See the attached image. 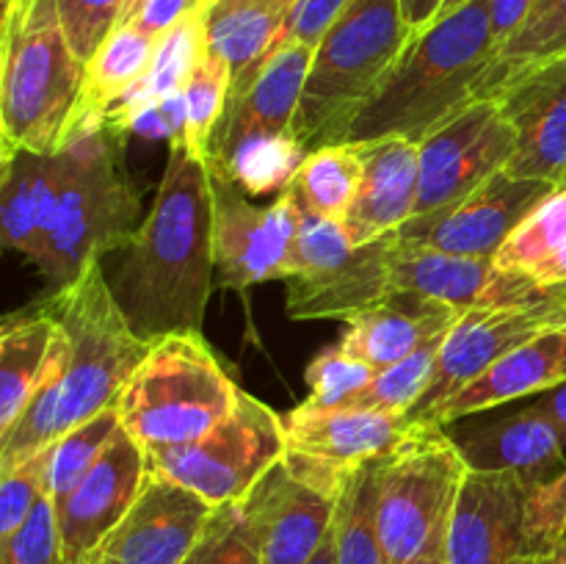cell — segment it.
<instances>
[{
	"instance_id": "27",
	"label": "cell",
	"mask_w": 566,
	"mask_h": 564,
	"mask_svg": "<svg viewBox=\"0 0 566 564\" xmlns=\"http://www.w3.org/2000/svg\"><path fill=\"white\" fill-rule=\"evenodd\" d=\"M61 180V153H17L0 160V238L36 263L48 241Z\"/></svg>"
},
{
	"instance_id": "35",
	"label": "cell",
	"mask_w": 566,
	"mask_h": 564,
	"mask_svg": "<svg viewBox=\"0 0 566 564\" xmlns=\"http://www.w3.org/2000/svg\"><path fill=\"white\" fill-rule=\"evenodd\" d=\"M448 332L431 337L426 346H420L418 352L409 354V357L401 359V363L379 370V374L374 376V382H370L359 396H354L352 401L343 404V407L379 409V412H392V415L412 412V409L420 404V398L426 396V390L431 387V379H434V370H437V359H440L442 343H446Z\"/></svg>"
},
{
	"instance_id": "51",
	"label": "cell",
	"mask_w": 566,
	"mask_h": 564,
	"mask_svg": "<svg viewBox=\"0 0 566 564\" xmlns=\"http://www.w3.org/2000/svg\"><path fill=\"white\" fill-rule=\"evenodd\" d=\"M446 529H448V523L442 525V529L437 531L434 536H431V542L423 547V553H420V556H415L409 564H448V556H446Z\"/></svg>"
},
{
	"instance_id": "28",
	"label": "cell",
	"mask_w": 566,
	"mask_h": 564,
	"mask_svg": "<svg viewBox=\"0 0 566 564\" xmlns=\"http://www.w3.org/2000/svg\"><path fill=\"white\" fill-rule=\"evenodd\" d=\"M55 335L59 318L48 299L14 310L0 324V437L9 435L48 379Z\"/></svg>"
},
{
	"instance_id": "41",
	"label": "cell",
	"mask_w": 566,
	"mask_h": 564,
	"mask_svg": "<svg viewBox=\"0 0 566 564\" xmlns=\"http://www.w3.org/2000/svg\"><path fill=\"white\" fill-rule=\"evenodd\" d=\"M186 564H263L258 542L238 501L216 506L208 529L199 536Z\"/></svg>"
},
{
	"instance_id": "10",
	"label": "cell",
	"mask_w": 566,
	"mask_h": 564,
	"mask_svg": "<svg viewBox=\"0 0 566 564\" xmlns=\"http://www.w3.org/2000/svg\"><path fill=\"white\" fill-rule=\"evenodd\" d=\"M149 468L213 506L235 503L285 457V424L265 401L238 387L235 407L205 437L147 451Z\"/></svg>"
},
{
	"instance_id": "31",
	"label": "cell",
	"mask_w": 566,
	"mask_h": 564,
	"mask_svg": "<svg viewBox=\"0 0 566 564\" xmlns=\"http://www.w3.org/2000/svg\"><path fill=\"white\" fill-rule=\"evenodd\" d=\"M158 39L133 22H119L86 61L81 119H105L142 83L153 64Z\"/></svg>"
},
{
	"instance_id": "30",
	"label": "cell",
	"mask_w": 566,
	"mask_h": 564,
	"mask_svg": "<svg viewBox=\"0 0 566 564\" xmlns=\"http://www.w3.org/2000/svg\"><path fill=\"white\" fill-rule=\"evenodd\" d=\"M205 17H208V11H191L186 20L177 22L169 33H164V36L158 39V48H155L153 64H149L147 75H144L142 83H138V86L133 88L116 108H111L108 116H105L111 130H116L122 138H127L130 136V133H127V125H130L133 116L186 88L188 77L193 75L199 61L208 55Z\"/></svg>"
},
{
	"instance_id": "49",
	"label": "cell",
	"mask_w": 566,
	"mask_h": 564,
	"mask_svg": "<svg viewBox=\"0 0 566 564\" xmlns=\"http://www.w3.org/2000/svg\"><path fill=\"white\" fill-rule=\"evenodd\" d=\"M401 6L409 28H412L415 33H420L440 20V11L442 6H446V0H401Z\"/></svg>"
},
{
	"instance_id": "63",
	"label": "cell",
	"mask_w": 566,
	"mask_h": 564,
	"mask_svg": "<svg viewBox=\"0 0 566 564\" xmlns=\"http://www.w3.org/2000/svg\"><path fill=\"white\" fill-rule=\"evenodd\" d=\"M64 564H66V562H64Z\"/></svg>"
},
{
	"instance_id": "3",
	"label": "cell",
	"mask_w": 566,
	"mask_h": 564,
	"mask_svg": "<svg viewBox=\"0 0 566 564\" xmlns=\"http://www.w3.org/2000/svg\"><path fill=\"white\" fill-rule=\"evenodd\" d=\"M495 61L490 0H470L415 33L379 86L343 125L335 144L401 136L420 144L481 100Z\"/></svg>"
},
{
	"instance_id": "47",
	"label": "cell",
	"mask_w": 566,
	"mask_h": 564,
	"mask_svg": "<svg viewBox=\"0 0 566 564\" xmlns=\"http://www.w3.org/2000/svg\"><path fill=\"white\" fill-rule=\"evenodd\" d=\"M199 9H202V0H142L138 9L133 11L125 22H133V25L142 28V31L149 33L153 39H160L164 33H169L177 22L186 20L191 11Z\"/></svg>"
},
{
	"instance_id": "17",
	"label": "cell",
	"mask_w": 566,
	"mask_h": 564,
	"mask_svg": "<svg viewBox=\"0 0 566 564\" xmlns=\"http://www.w3.org/2000/svg\"><path fill=\"white\" fill-rule=\"evenodd\" d=\"M484 97L517 130L509 175L566 188V53L509 72Z\"/></svg>"
},
{
	"instance_id": "12",
	"label": "cell",
	"mask_w": 566,
	"mask_h": 564,
	"mask_svg": "<svg viewBox=\"0 0 566 564\" xmlns=\"http://www.w3.org/2000/svg\"><path fill=\"white\" fill-rule=\"evenodd\" d=\"M558 326H566V304L553 291L531 302L464 310L446 335L431 387L409 418L431 426L434 415L470 382L479 379L514 348Z\"/></svg>"
},
{
	"instance_id": "15",
	"label": "cell",
	"mask_w": 566,
	"mask_h": 564,
	"mask_svg": "<svg viewBox=\"0 0 566 564\" xmlns=\"http://www.w3.org/2000/svg\"><path fill=\"white\" fill-rule=\"evenodd\" d=\"M216 506L149 468L125 518L88 553L94 564H186Z\"/></svg>"
},
{
	"instance_id": "5",
	"label": "cell",
	"mask_w": 566,
	"mask_h": 564,
	"mask_svg": "<svg viewBox=\"0 0 566 564\" xmlns=\"http://www.w3.org/2000/svg\"><path fill=\"white\" fill-rule=\"evenodd\" d=\"M125 138L105 119H81L61 149V180L36 269L53 291L72 285L138 230V194L122 164Z\"/></svg>"
},
{
	"instance_id": "60",
	"label": "cell",
	"mask_w": 566,
	"mask_h": 564,
	"mask_svg": "<svg viewBox=\"0 0 566 564\" xmlns=\"http://www.w3.org/2000/svg\"><path fill=\"white\" fill-rule=\"evenodd\" d=\"M562 558H564V564H566V545H562Z\"/></svg>"
},
{
	"instance_id": "58",
	"label": "cell",
	"mask_w": 566,
	"mask_h": 564,
	"mask_svg": "<svg viewBox=\"0 0 566 564\" xmlns=\"http://www.w3.org/2000/svg\"><path fill=\"white\" fill-rule=\"evenodd\" d=\"M520 564H534V556H528V558H523V562Z\"/></svg>"
},
{
	"instance_id": "40",
	"label": "cell",
	"mask_w": 566,
	"mask_h": 564,
	"mask_svg": "<svg viewBox=\"0 0 566 564\" xmlns=\"http://www.w3.org/2000/svg\"><path fill=\"white\" fill-rule=\"evenodd\" d=\"M0 564H64L59 509L50 492L39 498L20 529L0 536Z\"/></svg>"
},
{
	"instance_id": "32",
	"label": "cell",
	"mask_w": 566,
	"mask_h": 564,
	"mask_svg": "<svg viewBox=\"0 0 566 564\" xmlns=\"http://www.w3.org/2000/svg\"><path fill=\"white\" fill-rule=\"evenodd\" d=\"M495 265L542 288L566 282V188H556L523 219L495 254Z\"/></svg>"
},
{
	"instance_id": "24",
	"label": "cell",
	"mask_w": 566,
	"mask_h": 564,
	"mask_svg": "<svg viewBox=\"0 0 566 564\" xmlns=\"http://www.w3.org/2000/svg\"><path fill=\"white\" fill-rule=\"evenodd\" d=\"M363 158V182L343 219L354 247L376 241L407 224L418 208L420 144L390 136L357 144Z\"/></svg>"
},
{
	"instance_id": "39",
	"label": "cell",
	"mask_w": 566,
	"mask_h": 564,
	"mask_svg": "<svg viewBox=\"0 0 566 564\" xmlns=\"http://www.w3.org/2000/svg\"><path fill=\"white\" fill-rule=\"evenodd\" d=\"M376 374H379V370L370 368L363 359L348 357V354L340 352L337 346H329L307 365V370H304V382H307L310 390L304 404L321 409L343 407V404L352 401L354 396H359V393L374 382Z\"/></svg>"
},
{
	"instance_id": "13",
	"label": "cell",
	"mask_w": 566,
	"mask_h": 564,
	"mask_svg": "<svg viewBox=\"0 0 566 564\" xmlns=\"http://www.w3.org/2000/svg\"><path fill=\"white\" fill-rule=\"evenodd\" d=\"M517 153V130L492 97L459 111L420 142V194L415 216L448 208L506 169ZM412 216V219H415Z\"/></svg>"
},
{
	"instance_id": "25",
	"label": "cell",
	"mask_w": 566,
	"mask_h": 564,
	"mask_svg": "<svg viewBox=\"0 0 566 564\" xmlns=\"http://www.w3.org/2000/svg\"><path fill=\"white\" fill-rule=\"evenodd\" d=\"M459 315V310L434 299L398 291L385 302L343 321L346 326L335 346L348 357L368 363L370 368L385 370L418 352L431 337L451 330Z\"/></svg>"
},
{
	"instance_id": "19",
	"label": "cell",
	"mask_w": 566,
	"mask_h": 564,
	"mask_svg": "<svg viewBox=\"0 0 566 564\" xmlns=\"http://www.w3.org/2000/svg\"><path fill=\"white\" fill-rule=\"evenodd\" d=\"M528 492L514 476L468 470L448 514V564H520L534 556L525 536Z\"/></svg>"
},
{
	"instance_id": "18",
	"label": "cell",
	"mask_w": 566,
	"mask_h": 564,
	"mask_svg": "<svg viewBox=\"0 0 566 564\" xmlns=\"http://www.w3.org/2000/svg\"><path fill=\"white\" fill-rule=\"evenodd\" d=\"M238 506L263 564H310L332 534L337 498L298 479L282 457Z\"/></svg>"
},
{
	"instance_id": "53",
	"label": "cell",
	"mask_w": 566,
	"mask_h": 564,
	"mask_svg": "<svg viewBox=\"0 0 566 564\" xmlns=\"http://www.w3.org/2000/svg\"><path fill=\"white\" fill-rule=\"evenodd\" d=\"M534 564H564V558H562V547H556V551L536 553V556H534Z\"/></svg>"
},
{
	"instance_id": "37",
	"label": "cell",
	"mask_w": 566,
	"mask_h": 564,
	"mask_svg": "<svg viewBox=\"0 0 566 564\" xmlns=\"http://www.w3.org/2000/svg\"><path fill=\"white\" fill-rule=\"evenodd\" d=\"M230 92V66L219 55L208 53L182 88V94H186V133H182V138L197 158H210V147H213L221 119H224Z\"/></svg>"
},
{
	"instance_id": "50",
	"label": "cell",
	"mask_w": 566,
	"mask_h": 564,
	"mask_svg": "<svg viewBox=\"0 0 566 564\" xmlns=\"http://www.w3.org/2000/svg\"><path fill=\"white\" fill-rule=\"evenodd\" d=\"M531 407H534L536 412L545 415L547 420H553L566 437V382L564 385L553 387V390L542 393V396H534Z\"/></svg>"
},
{
	"instance_id": "43",
	"label": "cell",
	"mask_w": 566,
	"mask_h": 564,
	"mask_svg": "<svg viewBox=\"0 0 566 564\" xmlns=\"http://www.w3.org/2000/svg\"><path fill=\"white\" fill-rule=\"evenodd\" d=\"M44 492H48V448L28 457L25 462L0 468V536H9L11 531L20 529Z\"/></svg>"
},
{
	"instance_id": "1",
	"label": "cell",
	"mask_w": 566,
	"mask_h": 564,
	"mask_svg": "<svg viewBox=\"0 0 566 564\" xmlns=\"http://www.w3.org/2000/svg\"><path fill=\"white\" fill-rule=\"evenodd\" d=\"M114 254L105 280L144 341L202 332L216 285L213 169L191 155L182 136L169 138L153 208Z\"/></svg>"
},
{
	"instance_id": "22",
	"label": "cell",
	"mask_w": 566,
	"mask_h": 564,
	"mask_svg": "<svg viewBox=\"0 0 566 564\" xmlns=\"http://www.w3.org/2000/svg\"><path fill=\"white\" fill-rule=\"evenodd\" d=\"M462 453L468 470L506 473L523 481L528 490L556 479L566 470V437L553 420L525 407L514 415L457 426L448 431Z\"/></svg>"
},
{
	"instance_id": "29",
	"label": "cell",
	"mask_w": 566,
	"mask_h": 564,
	"mask_svg": "<svg viewBox=\"0 0 566 564\" xmlns=\"http://www.w3.org/2000/svg\"><path fill=\"white\" fill-rule=\"evenodd\" d=\"M291 6L285 0H216L205 17L208 53L227 61L232 92L252 83L260 66L280 48L282 28Z\"/></svg>"
},
{
	"instance_id": "42",
	"label": "cell",
	"mask_w": 566,
	"mask_h": 564,
	"mask_svg": "<svg viewBox=\"0 0 566 564\" xmlns=\"http://www.w3.org/2000/svg\"><path fill=\"white\" fill-rule=\"evenodd\" d=\"M352 249L354 243L348 238L343 221H329L313 213H302L296 238H293L291 258H287L285 280L318 274V271L329 269L337 260L346 258Z\"/></svg>"
},
{
	"instance_id": "20",
	"label": "cell",
	"mask_w": 566,
	"mask_h": 564,
	"mask_svg": "<svg viewBox=\"0 0 566 564\" xmlns=\"http://www.w3.org/2000/svg\"><path fill=\"white\" fill-rule=\"evenodd\" d=\"M147 448L119 426L97 464L64 501L55 503L66 564L86 558L125 518L147 479Z\"/></svg>"
},
{
	"instance_id": "6",
	"label": "cell",
	"mask_w": 566,
	"mask_h": 564,
	"mask_svg": "<svg viewBox=\"0 0 566 564\" xmlns=\"http://www.w3.org/2000/svg\"><path fill=\"white\" fill-rule=\"evenodd\" d=\"M415 31L401 0H352L313 50L293 133L304 149L335 144Z\"/></svg>"
},
{
	"instance_id": "36",
	"label": "cell",
	"mask_w": 566,
	"mask_h": 564,
	"mask_svg": "<svg viewBox=\"0 0 566 564\" xmlns=\"http://www.w3.org/2000/svg\"><path fill=\"white\" fill-rule=\"evenodd\" d=\"M562 53H566V0H536L523 28L495 53L481 97L509 72L556 59Z\"/></svg>"
},
{
	"instance_id": "59",
	"label": "cell",
	"mask_w": 566,
	"mask_h": 564,
	"mask_svg": "<svg viewBox=\"0 0 566 564\" xmlns=\"http://www.w3.org/2000/svg\"><path fill=\"white\" fill-rule=\"evenodd\" d=\"M11 3H14V0H3V11H6V9H9V6H11Z\"/></svg>"
},
{
	"instance_id": "11",
	"label": "cell",
	"mask_w": 566,
	"mask_h": 564,
	"mask_svg": "<svg viewBox=\"0 0 566 564\" xmlns=\"http://www.w3.org/2000/svg\"><path fill=\"white\" fill-rule=\"evenodd\" d=\"M285 462L302 481L326 495H340L354 470L390 457L423 424L409 415L365 407H307L282 415Z\"/></svg>"
},
{
	"instance_id": "34",
	"label": "cell",
	"mask_w": 566,
	"mask_h": 564,
	"mask_svg": "<svg viewBox=\"0 0 566 564\" xmlns=\"http://www.w3.org/2000/svg\"><path fill=\"white\" fill-rule=\"evenodd\" d=\"M332 534L337 564H387L376 523V462L346 479L337 495Z\"/></svg>"
},
{
	"instance_id": "38",
	"label": "cell",
	"mask_w": 566,
	"mask_h": 564,
	"mask_svg": "<svg viewBox=\"0 0 566 564\" xmlns=\"http://www.w3.org/2000/svg\"><path fill=\"white\" fill-rule=\"evenodd\" d=\"M119 426L116 409H108L48 446V492L55 503L64 501L81 484L83 476L97 464Z\"/></svg>"
},
{
	"instance_id": "23",
	"label": "cell",
	"mask_w": 566,
	"mask_h": 564,
	"mask_svg": "<svg viewBox=\"0 0 566 564\" xmlns=\"http://www.w3.org/2000/svg\"><path fill=\"white\" fill-rule=\"evenodd\" d=\"M398 230L354 247L346 258L310 276L285 280V307L296 321H348L392 296V254Z\"/></svg>"
},
{
	"instance_id": "46",
	"label": "cell",
	"mask_w": 566,
	"mask_h": 564,
	"mask_svg": "<svg viewBox=\"0 0 566 564\" xmlns=\"http://www.w3.org/2000/svg\"><path fill=\"white\" fill-rule=\"evenodd\" d=\"M348 3L352 0H293L282 28V42H298L315 50Z\"/></svg>"
},
{
	"instance_id": "57",
	"label": "cell",
	"mask_w": 566,
	"mask_h": 564,
	"mask_svg": "<svg viewBox=\"0 0 566 564\" xmlns=\"http://www.w3.org/2000/svg\"><path fill=\"white\" fill-rule=\"evenodd\" d=\"M213 3H216V0H202V9H205V11H208V9H210V6H213Z\"/></svg>"
},
{
	"instance_id": "8",
	"label": "cell",
	"mask_w": 566,
	"mask_h": 564,
	"mask_svg": "<svg viewBox=\"0 0 566 564\" xmlns=\"http://www.w3.org/2000/svg\"><path fill=\"white\" fill-rule=\"evenodd\" d=\"M235 396L238 385L202 332H175L153 341L114 409L122 429L155 451L208 435L232 412Z\"/></svg>"
},
{
	"instance_id": "55",
	"label": "cell",
	"mask_w": 566,
	"mask_h": 564,
	"mask_svg": "<svg viewBox=\"0 0 566 564\" xmlns=\"http://www.w3.org/2000/svg\"><path fill=\"white\" fill-rule=\"evenodd\" d=\"M138 3H142V0H127V6H125V14H122V20H119V22H125L127 17H130L133 11L138 9Z\"/></svg>"
},
{
	"instance_id": "4",
	"label": "cell",
	"mask_w": 566,
	"mask_h": 564,
	"mask_svg": "<svg viewBox=\"0 0 566 564\" xmlns=\"http://www.w3.org/2000/svg\"><path fill=\"white\" fill-rule=\"evenodd\" d=\"M86 61L61 22L59 0H14L3 11L0 160L59 155L81 122Z\"/></svg>"
},
{
	"instance_id": "9",
	"label": "cell",
	"mask_w": 566,
	"mask_h": 564,
	"mask_svg": "<svg viewBox=\"0 0 566 564\" xmlns=\"http://www.w3.org/2000/svg\"><path fill=\"white\" fill-rule=\"evenodd\" d=\"M468 464L442 426L423 424L376 462V523L387 564H409L448 523Z\"/></svg>"
},
{
	"instance_id": "52",
	"label": "cell",
	"mask_w": 566,
	"mask_h": 564,
	"mask_svg": "<svg viewBox=\"0 0 566 564\" xmlns=\"http://www.w3.org/2000/svg\"><path fill=\"white\" fill-rule=\"evenodd\" d=\"M310 564H337V553H335V534L326 536V542L321 545V551L315 553L313 562Z\"/></svg>"
},
{
	"instance_id": "33",
	"label": "cell",
	"mask_w": 566,
	"mask_h": 564,
	"mask_svg": "<svg viewBox=\"0 0 566 564\" xmlns=\"http://www.w3.org/2000/svg\"><path fill=\"white\" fill-rule=\"evenodd\" d=\"M359 182L363 158L357 144H326L304 155L285 191H291L302 213L343 221L357 199Z\"/></svg>"
},
{
	"instance_id": "21",
	"label": "cell",
	"mask_w": 566,
	"mask_h": 564,
	"mask_svg": "<svg viewBox=\"0 0 566 564\" xmlns=\"http://www.w3.org/2000/svg\"><path fill=\"white\" fill-rule=\"evenodd\" d=\"M392 291L418 293L459 313L490 304L531 302L551 293L531 276L497 269L495 260L468 258L431 247H409L401 243V238L392 254Z\"/></svg>"
},
{
	"instance_id": "16",
	"label": "cell",
	"mask_w": 566,
	"mask_h": 564,
	"mask_svg": "<svg viewBox=\"0 0 566 564\" xmlns=\"http://www.w3.org/2000/svg\"><path fill=\"white\" fill-rule=\"evenodd\" d=\"M553 191V182L514 177L503 169L459 202L409 219L398 230V238L409 247H431L468 258L495 260L506 238Z\"/></svg>"
},
{
	"instance_id": "44",
	"label": "cell",
	"mask_w": 566,
	"mask_h": 564,
	"mask_svg": "<svg viewBox=\"0 0 566 564\" xmlns=\"http://www.w3.org/2000/svg\"><path fill=\"white\" fill-rule=\"evenodd\" d=\"M525 536L534 556L566 545V470L528 492Z\"/></svg>"
},
{
	"instance_id": "26",
	"label": "cell",
	"mask_w": 566,
	"mask_h": 564,
	"mask_svg": "<svg viewBox=\"0 0 566 564\" xmlns=\"http://www.w3.org/2000/svg\"><path fill=\"white\" fill-rule=\"evenodd\" d=\"M566 382V326L545 332L536 341L514 348L512 354L492 365L490 370L470 382L459 390L440 412L434 415L431 426H451L470 415L486 412V409L503 407L514 398L542 396L553 387Z\"/></svg>"
},
{
	"instance_id": "2",
	"label": "cell",
	"mask_w": 566,
	"mask_h": 564,
	"mask_svg": "<svg viewBox=\"0 0 566 564\" xmlns=\"http://www.w3.org/2000/svg\"><path fill=\"white\" fill-rule=\"evenodd\" d=\"M44 299L59 318L53 359L44 385L0 437V468L25 462L75 426L114 409L153 346L127 324L103 263Z\"/></svg>"
},
{
	"instance_id": "61",
	"label": "cell",
	"mask_w": 566,
	"mask_h": 564,
	"mask_svg": "<svg viewBox=\"0 0 566 564\" xmlns=\"http://www.w3.org/2000/svg\"><path fill=\"white\" fill-rule=\"evenodd\" d=\"M75 564H94V562H88V558H81V562H75Z\"/></svg>"
},
{
	"instance_id": "45",
	"label": "cell",
	"mask_w": 566,
	"mask_h": 564,
	"mask_svg": "<svg viewBox=\"0 0 566 564\" xmlns=\"http://www.w3.org/2000/svg\"><path fill=\"white\" fill-rule=\"evenodd\" d=\"M127 0H59L61 22L77 59L88 61L94 50L119 25Z\"/></svg>"
},
{
	"instance_id": "62",
	"label": "cell",
	"mask_w": 566,
	"mask_h": 564,
	"mask_svg": "<svg viewBox=\"0 0 566 564\" xmlns=\"http://www.w3.org/2000/svg\"><path fill=\"white\" fill-rule=\"evenodd\" d=\"M285 3H287V6H293V0H285Z\"/></svg>"
},
{
	"instance_id": "7",
	"label": "cell",
	"mask_w": 566,
	"mask_h": 564,
	"mask_svg": "<svg viewBox=\"0 0 566 564\" xmlns=\"http://www.w3.org/2000/svg\"><path fill=\"white\" fill-rule=\"evenodd\" d=\"M313 48L282 42L243 92L230 94L210 147V169L247 194L285 191L307 149L293 133Z\"/></svg>"
},
{
	"instance_id": "56",
	"label": "cell",
	"mask_w": 566,
	"mask_h": 564,
	"mask_svg": "<svg viewBox=\"0 0 566 564\" xmlns=\"http://www.w3.org/2000/svg\"><path fill=\"white\" fill-rule=\"evenodd\" d=\"M551 291H553V293H556V296H558V299H562V302L566 304V282H564V285H558V288H551Z\"/></svg>"
},
{
	"instance_id": "48",
	"label": "cell",
	"mask_w": 566,
	"mask_h": 564,
	"mask_svg": "<svg viewBox=\"0 0 566 564\" xmlns=\"http://www.w3.org/2000/svg\"><path fill=\"white\" fill-rule=\"evenodd\" d=\"M536 0H490V20H492V42L495 53L523 28L525 17L531 14Z\"/></svg>"
},
{
	"instance_id": "14",
	"label": "cell",
	"mask_w": 566,
	"mask_h": 564,
	"mask_svg": "<svg viewBox=\"0 0 566 564\" xmlns=\"http://www.w3.org/2000/svg\"><path fill=\"white\" fill-rule=\"evenodd\" d=\"M243 188L213 171V254L221 288L243 291L260 282L287 276L293 238L302 208L291 191H280L260 208L243 197Z\"/></svg>"
},
{
	"instance_id": "54",
	"label": "cell",
	"mask_w": 566,
	"mask_h": 564,
	"mask_svg": "<svg viewBox=\"0 0 566 564\" xmlns=\"http://www.w3.org/2000/svg\"><path fill=\"white\" fill-rule=\"evenodd\" d=\"M464 3H470V0H446V6H442L440 17H446V14H451V11L462 9V6H464Z\"/></svg>"
}]
</instances>
